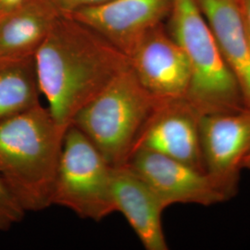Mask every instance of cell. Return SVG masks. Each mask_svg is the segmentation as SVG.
<instances>
[{"instance_id": "cell-1", "label": "cell", "mask_w": 250, "mask_h": 250, "mask_svg": "<svg viewBox=\"0 0 250 250\" xmlns=\"http://www.w3.org/2000/svg\"><path fill=\"white\" fill-rule=\"evenodd\" d=\"M40 94L68 128L76 114L130 66L129 58L70 14L60 13L35 55Z\"/></svg>"}, {"instance_id": "cell-2", "label": "cell", "mask_w": 250, "mask_h": 250, "mask_svg": "<svg viewBox=\"0 0 250 250\" xmlns=\"http://www.w3.org/2000/svg\"><path fill=\"white\" fill-rule=\"evenodd\" d=\"M66 130L40 103L0 122V176L25 211L52 206Z\"/></svg>"}, {"instance_id": "cell-3", "label": "cell", "mask_w": 250, "mask_h": 250, "mask_svg": "<svg viewBox=\"0 0 250 250\" xmlns=\"http://www.w3.org/2000/svg\"><path fill=\"white\" fill-rule=\"evenodd\" d=\"M168 19L167 29L188 58L191 75L188 102L201 116L247 107L239 83L196 0H173Z\"/></svg>"}, {"instance_id": "cell-4", "label": "cell", "mask_w": 250, "mask_h": 250, "mask_svg": "<svg viewBox=\"0 0 250 250\" xmlns=\"http://www.w3.org/2000/svg\"><path fill=\"white\" fill-rule=\"evenodd\" d=\"M160 103L131 65L74 117L77 127L112 167L125 165L144 126Z\"/></svg>"}, {"instance_id": "cell-5", "label": "cell", "mask_w": 250, "mask_h": 250, "mask_svg": "<svg viewBox=\"0 0 250 250\" xmlns=\"http://www.w3.org/2000/svg\"><path fill=\"white\" fill-rule=\"evenodd\" d=\"M113 168L80 130H66L52 205L64 207L82 219L100 222L116 211L112 197Z\"/></svg>"}, {"instance_id": "cell-6", "label": "cell", "mask_w": 250, "mask_h": 250, "mask_svg": "<svg viewBox=\"0 0 250 250\" xmlns=\"http://www.w3.org/2000/svg\"><path fill=\"white\" fill-rule=\"evenodd\" d=\"M125 165L143 179L166 208L174 204L208 207L229 200L207 171L161 154L138 148Z\"/></svg>"}, {"instance_id": "cell-7", "label": "cell", "mask_w": 250, "mask_h": 250, "mask_svg": "<svg viewBox=\"0 0 250 250\" xmlns=\"http://www.w3.org/2000/svg\"><path fill=\"white\" fill-rule=\"evenodd\" d=\"M200 135L206 171L231 199L250 152V107L202 115Z\"/></svg>"}, {"instance_id": "cell-8", "label": "cell", "mask_w": 250, "mask_h": 250, "mask_svg": "<svg viewBox=\"0 0 250 250\" xmlns=\"http://www.w3.org/2000/svg\"><path fill=\"white\" fill-rule=\"evenodd\" d=\"M136 78L160 104L187 99L188 58L163 23L153 28L129 57Z\"/></svg>"}, {"instance_id": "cell-9", "label": "cell", "mask_w": 250, "mask_h": 250, "mask_svg": "<svg viewBox=\"0 0 250 250\" xmlns=\"http://www.w3.org/2000/svg\"><path fill=\"white\" fill-rule=\"evenodd\" d=\"M173 0H110L70 14L128 58L149 31L170 16Z\"/></svg>"}, {"instance_id": "cell-10", "label": "cell", "mask_w": 250, "mask_h": 250, "mask_svg": "<svg viewBox=\"0 0 250 250\" xmlns=\"http://www.w3.org/2000/svg\"><path fill=\"white\" fill-rule=\"evenodd\" d=\"M200 119L187 99L160 104L144 126L133 152L143 148L206 171Z\"/></svg>"}, {"instance_id": "cell-11", "label": "cell", "mask_w": 250, "mask_h": 250, "mask_svg": "<svg viewBox=\"0 0 250 250\" xmlns=\"http://www.w3.org/2000/svg\"><path fill=\"white\" fill-rule=\"evenodd\" d=\"M112 197L120 211L146 250H167L162 227L166 207L150 187L126 165L113 168Z\"/></svg>"}, {"instance_id": "cell-12", "label": "cell", "mask_w": 250, "mask_h": 250, "mask_svg": "<svg viewBox=\"0 0 250 250\" xmlns=\"http://www.w3.org/2000/svg\"><path fill=\"white\" fill-rule=\"evenodd\" d=\"M250 107V39L238 0H196Z\"/></svg>"}, {"instance_id": "cell-13", "label": "cell", "mask_w": 250, "mask_h": 250, "mask_svg": "<svg viewBox=\"0 0 250 250\" xmlns=\"http://www.w3.org/2000/svg\"><path fill=\"white\" fill-rule=\"evenodd\" d=\"M61 12L50 0H27L0 18V58L35 57Z\"/></svg>"}, {"instance_id": "cell-14", "label": "cell", "mask_w": 250, "mask_h": 250, "mask_svg": "<svg viewBox=\"0 0 250 250\" xmlns=\"http://www.w3.org/2000/svg\"><path fill=\"white\" fill-rule=\"evenodd\" d=\"M35 57L0 58V122L39 104Z\"/></svg>"}, {"instance_id": "cell-15", "label": "cell", "mask_w": 250, "mask_h": 250, "mask_svg": "<svg viewBox=\"0 0 250 250\" xmlns=\"http://www.w3.org/2000/svg\"><path fill=\"white\" fill-rule=\"evenodd\" d=\"M25 210L0 176V232H6L24 217Z\"/></svg>"}, {"instance_id": "cell-16", "label": "cell", "mask_w": 250, "mask_h": 250, "mask_svg": "<svg viewBox=\"0 0 250 250\" xmlns=\"http://www.w3.org/2000/svg\"><path fill=\"white\" fill-rule=\"evenodd\" d=\"M55 8L61 13H70L76 9L95 6L108 2L110 0H50Z\"/></svg>"}, {"instance_id": "cell-17", "label": "cell", "mask_w": 250, "mask_h": 250, "mask_svg": "<svg viewBox=\"0 0 250 250\" xmlns=\"http://www.w3.org/2000/svg\"><path fill=\"white\" fill-rule=\"evenodd\" d=\"M27 0H0V18L9 12L18 9Z\"/></svg>"}, {"instance_id": "cell-18", "label": "cell", "mask_w": 250, "mask_h": 250, "mask_svg": "<svg viewBox=\"0 0 250 250\" xmlns=\"http://www.w3.org/2000/svg\"><path fill=\"white\" fill-rule=\"evenodd\" d=\"M238 4L245 25L250 35V0H238Z\"/></svg>"}, {"instance_id": "cell-19", "label": "cell", "mask_w": 250, "mask_h": 250, "mask_svg": "<svg viewBox=\"0 0 250 250\" xmlns=\"http://www.w3.org/2000/svg\"><path fill=\"white\" fill-rule=\"evenodd\" d=\"M243 167H244V168H246V169H248V170H250V154L247 156V158H246L245 161H244V165H243Z\"/></svg>"}, {"instance_id": "cell-20", "label": "cell", "mask_w": 250, "mask_h": 250, "mask_svg": "<svg viewBox=\"0 0 250 250\" xmlns=\"http://www.w3.org/2000/svg\"><path fill=\"white\" fill-rule=\"evenodd\" d=\"M248 33H249V32H248ZM249 36H250V34H249Z\"/></svg>"}]
</instances>
